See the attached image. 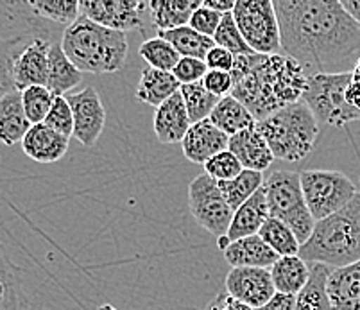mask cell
Listing matches in <instances>:
<instances>
[{
  "label": "cell",
  "mask_w": 360,
  "mask_h": 310,
  "mask_svg": "<svg viewBox=\"0 0 360 310\" xmlns=\"http://www.w3.org/2000/svg\"><path fill=\"white\" fill-rule=\"evenodd\" d=\"M205 63L208 67V70H221V72H231L235 63V56L231 52H228L226 49L217 47L215 45L205 58Z\"/></svg>",
  "instance_id": "obj_43"
},
{
  "label": "cell",
  "mask_w": 360,
  "mask_h": 310,
  "mask_svg": "<svg viewBox=\"0 0 360 310\" xmlns=\"http://www.w3.org/2000/svg\"><path fill=\"white\" fill-rule=\"evenodd\" d=\"M22 93V104H24V112L27 115L29 122L44 124L47 119L49 112H51L52 103L56 97L47 86H29L25 88Z\"/></svg>",
  "instance_id": "obj_36"
},
{
  "label": "cell",
  "mask_w": 360,
  "mask_h": 310,
  "mask_svg": "<svg viewBox=\"0 0 360 310\" xmlns=\"http://www.w3.org/2000/svg\"><path fill=\"white\" fill-rule=\"evenodd\" d=\"M346 101H348L349 106L360 112V58L352 70V81H349V86L346 90Z\"/></svg>",
  "instance_id": "obj_45"
},
{
  "label": "cell",
  "mask_w": 360,
  "mask_h": 310,
  "mask_svg": "<svg viewBox=\"0 0 360 310\" xmlns=\"http://www.w3.org/2000/svg\"><path fill=\"white\" fill-rule=\"evenodd\" d=\"M226 292L253 310L262 309L276 295L269 269L233 267L226 276Z\"/></svg>",
  "instance_id": "obj_13"
},
{
  "label": "cell",
  "mask_w": 360,
  "mask_h": 310,
  "mask_svg": "<svg viewBox=\"0 0 360 310\" xmlns=\"http://www.w3.org/2000/svg\"><path fill=\"white\" fill-rule=\"evenodd\" d=\"M202 6L219 15H228V13H233L235 0H202Z\"/></svg>",
  "instance_id": "obj_46"
},
{
  "label": "cell",
  "mask_w": 360,
  "mask_h": 310,
  "mask_svg": "<svg viewBox=\"0 0 360 310\" xmlns=\"http://www.w3.org/2000/svg\"><path fill=\"white\" fill-rule=\"evenodd\" d=\"M202 84L210 93L217 97H228L231 96L233 90V77L230 72H221V70H208L206 76L202 77Z\"/></svg>",
  "instance_id": "obj_42"
},
{
  "label": "cell",
  "mask_w": 360,
  "mask_h": 310,
  "mask_svg": "<svg viewBox=\"0 0 360 310\" xmlns=\"http://www.w3.org/2000/svg\"><path fill=\"white\" fill-rule=\"evenodd\" d=\"M242 171H244V169H242L237 156L231 151H228V149L219 153V155H215L214 158H210L205 163V172L210 176L212 179H215L217 183H221V181H231V179L237 178Z\"/></svg>",
  "instance_id": "obj_38"
},
{
  "label": "cell",
  "mask_w": 360,
  "mask_h": 310,
  "mask_svg": "<svg viewBox=\"0 0 360 310\" xmlns=\"http://www.w3.org/2000/svg\"><path fill=\"white\" fill-rule=\"evenodd\" d=\"M301 188L314 221L330 217L356 195L352 179L339 171H301Z\"/></svg>",
  "instance_id": "obj_8"
},
{
  "label": "cell",
  "mask_w": 360,
  "mask_h": 310,
  "mask_svg": "<svg viewBox=\"0 0 360 310\" xmlns=\"http://www.w3.org/2000/svg\"><path fill=\"white\" fill-rule=\"evenodd\" d=\"M310 278L305 289L296 296L294 310H333L326 296V280L332 267L323 264H309Z\"/></svg>",
  "instance_id": "obj_30"
},
{
  "label": "cell",
  "mask_w": 360,
  "mask_h": 310,
  "mask_svg": "<svg viewBox=\"0 0 360 310\" xmlns=\"http://www.w3.org/2000/svg\"><path fill=\"white\" fill-rule=\"evenodd\" d=\"M149 4L140 0H81L79 15L113 31H142Z\"/></svg>",
  "instance_id": "obj_11"
},
{
  "label": "cell",
  "mask_w": 360,
  "mask_h": 310,
  "mask_svg": "<svg viewBox=\"0 0 360 310\" xmlns=\"http://www.w3.org/2000/svg\"><path fill=\"white\" fill-rule=\"evenodd\" d=\"M264 243L271 247L273 251H276L278 257H292V254H300V240L294 235V231L290 230L287 224H283L278 219L269 217L264 223L262 230L258 231Z\"/></svg>",
  "instance_id": "obj_34"
},
{
  "label": "cell",
  "mask_w": 360,
  "mask_h": 310,
  "mask_svg": "<svg viewBox=\"0 0 360 310\" xmlns=\"http://www.w3.org/2000/svg\"><path fill=\"white\" fill-rule=\"evenodd\" d=\"M139 52L140 56L146 60L147 67L163 72H172L176 65H178V61L181 60L178 51L169 41L160 38V36H155V38H149V40L143 41L140 45Z\"/></svg>",
  "instance_id": "obj_35"
},
{
  "label": "cell",
  "mask_w": 360,
  "mask_h": 310,
  "mask_svg": "<svg viewBox=\"0 0 360 310\" xmlns=\"http://www.w3.org/2000/svg\"><path fill=\"white\" fill-rule=\"evenodd\" d=\"M70 138L51 129L47 124H34L22 140V149L38 163L60 162L68 151Z\"/></svg>",
  "instance_id": "obj_17"
},
{
  "label": "cell",
  "mask_w": 360,
  "mask_h": 310,
  "mask_svg": "<svg viewBox=\"0 0 360 310\" xmlns=\"http://www.w3.org/2000/svg\"><path fill=\"white\" fill-rule=\"evenodd\" d=\"M68 104L74 115V136L86 148L96 146L106 126V108L94 86L83 88L77 93H68Z\"/></svg>",
  "instance_id": "obj_12"
},
{
  "label": "cell",
  "mask_w": 360,
  "mask_h": 310,
  "mask_svg": "<svg viewBox=\"0 0 360 310\" xmlns=\"http://www.w3.org/2000/svg\"><path fill=\"white\" fill-rule=\"evenodd\" d=\"M269 217L278 219L294 231L300 244H305L312 235L316 221L305 203L300 172L276 171L264 181Z\"/></svg>",
  "instance_id": "obj_6"
},
{
  "label": "cell",
  "mask_w": 360,
  "mask_h": 310,
  "mask_svg": "<svg viewBox=\"0 0 360 310\" xmlns=\"http://www.w3.org/2000/svg\"><path fill=\"white\" fill-rule=\"evenodd\" d=\"M181 84L174 77L172 72L156 70V68L146 67L140 76L139 86H136V99L149 106L160 108L165 101L179 92Z\"/></svg>",
  "instance_id": "obj_26"
},
{
  "label": "cell",
  "mask_w": 360,
  "mask_h": 310,
  "mask_svg": "<svg viewBox=\"0 0 360 310\" xmlns=\"http://www.w3.org/2000/svg\"><path fill=\"white\" fill-rule=\"evenodd\" d=\"M222 16L224 15H219V13H215V11H212V9L201 6V8H199L198 11L192 15L188 25H191L194 31H198L199 34L208 36V38H214L215 32H217V29H219V24H221V20H222Z\"/></svg>",
  "instance_id": "obj_41"
},
{
  "label": "cell",
  "mask_w": 360,
  "mask_h": 310,
  "mask_svg": "<svg viewBox=\"0 0 360 310\" xmlns=\"http://www.w3.org/2000/svg\"><path fill=\"white\" fill-rule=\"evenodd\" d=\"M6 8H8V4H6V2H0V20H2V18H4V15H6Z\"/></svg>",
  "instance_id": "obj_48"
},
{
  "label": "cell",
  "mask_w": 360,
  "mask_h": 310,
  "mask_svg": "<svg viewBox=\"0 0 360 310\" xmlns=\"http://www.w3.org/2000/svg\"><path fill=\"white\" fill-rule=\"evenodd\" d=\"M99 310H117V309L113 305H110V303H104V305L99 306Z\"/></svg>",
  "instance_id": "obj_49"
},
{
  "label": "cell",
  "mask_w": 360,
  "mask_h": 310,
  "mask_svg": "<svg viewBox=\"0 0 360 310\" xmlns=\"http://www.w3.org/2000/svg\"><path fill=\"white\" fill-rule=\"evenodd\" d=\"M228 151L233 153L240 162L242 169H248V171L264 172L274 162L273 153H271L262 133L257 129V126L250 127V129H245L235 136H230Z\"/></svg>",
  "instance_id": "obj_19"
},
{
  "label": "cell",
  "mask_w": 360,
  "mask_h": 310,
  "mask_svg": "<svg viewBox=\"0 0 360 310\" xmlns=\"http://www.w3.org/2000/svg\"><path fill=\"white\" fill-rule=\"evenodd\" d=\"M233 18L245 44L257 54H278L280 24L273 0H237Z\"/></svg>",
  "instance_id": "obj_9"
},
{
  "label": "cell",
  "mask_w": 360,
  "mask_h": 310,
  "mask_svg": "<svg viewBox=\"0 0 360 310\" xmlns=\"http://www.w3.org/2000/svg\"><path fill=\"white\" fill-rule=\"evenodd\" d=\"M206 310H253L251 306H248L245 303L238 302L233 296H230L228 292H219L212 303L206 306Z\"/></svg>",
  "instance_id": "obj_44"
},
{
  "label": "cell",
  "mask_w": 360,
  "mask_h": 310,
  "mask_svg": "<svg viewBox=\"0 0 360 310\" xmlns=\"http://www.w3.org/2000/svg\"><path fill=\"white\" fill-rule=\"evenodd\" d=\"M326 296L333 310H360V260L330 271Z\"/></svg>",
  "instance_id": "obj_16"
},
{
  "label": "cell",
  "mask_w": 360,
  "mask_h": 310,
  "mask_svg": "<svg viewBox=\"0 0 360 310\" xmlns=\"http://www.w3.org/2000/svg\"><path fill=\"white\" fill-rule=\"evenodd\" d=\"M214 41L217 47L226 49L228 52H231L233 56H245V54H253V51L250 49V45L245 44L244 36L238 31L237 24H235V18L231 13L222 16L221 24H219L217 32L214 36Z\"/></svg>",
  "instance_id": "obj_37"
},
{
  "label": "cell",
  "mask_w": 360,
  "mask_h": 310,
  "mask_svg": "<svg viewBox=\"0 0 360 310\" xmlns=\"http://www.w3.org/2000/svg\"><path fill=\"white\" fill-rule=\"evenodd\" d=\"M188 208L199 226L217 239L226 237L235 212L222 195L217 181L206 172L192 179L188 185Z\"/></svg>",
  "instance_id": "obj_10"
},
{
  "label": "cell",
  "mask_w": 360,
  "mask_h": 310,
  "mask_svg": "<svg viewBox=\"0 0 360 310\" xmlns=\"http://www.w3.org/2000/svg\"><path fill=\"white\" fill-rule=\"evenodd\" d=\"M0 310H29L22 269L0 243Z\"/></svg>",
  "instance_id": "obj_23"
},
{
  "label": "cell",
  "mask_w": 360,
  "mask_h": 310,
  "mask_svg": "<svg viewBox=\"0 0 360 310\" xmlns=\"http://www.w3.org/2000/svg\"><path fill=\"white\" fill-rule=\"evenodd\" d=\"M202 6V0H153L149 2V13L153 24L158 31H170L188 25L192 15Z\"/></svg>",
  "instance_id": "obj_27"
},
{
  "label": "cell",
  "mask_w": 360,
  "mask_h": 310,
  "mask_svg": "<svg viewBox=\"0 0 360 310\" xmlns=\"http://www.w3.org/2000/svg\"><path fill=\"white\" fill-rule=\"evenodd\" d=\"M262 187H264V174L262 172L248 171V169H244L231 181H221L219 183L222 195L228 201V205L233 208V212L240 208L248 199L253 198Z\"/></svg>",
  "instance_id": "obj_31"
},
{
  "label": "cell",
  "mask_w": 360,
  "mask_h": 310,
  "mask_svg": "<svg viewBox=\"0 0 360 310\" xmlns=\"http://www.w3.org/2000/svg\"><path fill=\"white\" fill-rule=\"evenodd\" d=\"M267 219H269V210H267V199H265L264 187H262L253 198L248 199L240 208L235 210L226 239L231 244L235 240L251 237V235H258Z\"/></svg>",
  "instance_id": "obj_21"
},
{
  "label": "cell",
  "mask_w": 360,
  "mask_h": 310,
  "mask_svg": "<svg viewBox=\"0 0 360 310\" xmlns=\"http://www.w3.org/2000/svg\"><path fill=\"white\" fill-rule=\"evenodd\" d=\"M274 160L301 162L316 148L319 122L305 103H294L257 122Z\"/></svg>",
  "instance_id": "obj_5"
},
{
  "label": "cell",
  "mask_w": 360,
  "mask_h": 310,
  "mask_svg": "<svg viewBox=\"0 0 360 310\" xmlns=\"http://www.w3.org/2000/svg\"><path fill=\"white\" fill-rule=\"evenodd\" d=\"M281 51L305 72L328 74L360 52V25L340 0H278Z\"/></svg>",
  "instance_id": "obj_1"
},
{
  "label": "cell",
  "mask_w": 360,
  "mask_h": 310,
  "mask_svg": "<svg viewBox=\"0 0 360 310\" xmlns=\"http://www.w3.org/2000/svg\"><path fill=\"white\" fill-rule=\"evenodd\" d=\"M179 93H181L186 113H188V119H191L192 124L210 119L212 112H214L215 106L221 101V97L214 96V93L206 90L202 81L194 84H183L179 88Z\"/></svg>",
  "instance_id": "obj_32"
},
{
  "label": "cell",
  "mask_w": 360,
  "mask_h": 310,
  "mask_svg": "<svg viewBox=\"0 0 360 310\" xmlns=\"http://www.w3.org/2000/svg\"><path fill=\"white\" fill-rule=\"evenodd\" d=\"M340 2H342L346 11L355 18L356 24L360 25V0H340Z\"/></svg>",
  "instance_id": "obj_47"
},
{
  "label": "cell",
  "mask_w": 360,
  "mask_h": 310,
  "mask_svg": "<svg viewBox=\"0 0 360 310\" xmlns=\"http://www.w3.org/2000/svg\"><path fill=\"white\" fill-rule=\"evenodd\" d=\"M44 124L67 138L74 136V115H72V108L67 97H56Z\"/></svg>",
  "instance_id": "obj_39"
},
{
  "label": "cell",
  "mask_w": 360,
  "mask_h": 310,
  "mask_svg": "<svg viewBox=\"0 0 360 310\" xmlns=\"http://www.w3.org/2000/svg\"><path fill=\"white\" fill-rule=\"evenodd\" d=\"M60 44L79 72L115 74L127 60L126 32L103 27L81 15L65 29Z\"/></svg>",
  "instance_id": "obj_4"
},
{
  "label": "cell",
  "mask_w": 360,
  "mask_h": 310,
  "mask_svg": "<svg viewBox=\"0 0 360 310\" xmlns=\"http://www.w3.org/2000/svg\"><path fill=\"white\" fill-rule=\"evenodd\" d=\"M49 38L36 36L31 44L18 54L13 67V81L15 90L24 92L29 86H45L49 76V51L51 45Z\"/></svg>",
  "instance_id": "obj_14"
},
{
  "label": "cell",
  "mask_w": 360,
  "mask_h": 310,
  "mask_svg": "<svg viewBox=\"0 0 360 310\" xmlns=\"http://www.w3.org/2000/svg\"><path fill=\"white\" fill-rule=\"evenodd\" d=\"M155 135L160 143H178L185 138L188 129L192 127L188 113H186L185 103H183L181 93L170 97L169 101L156 108L155 113Z\"/></svg>",
  "instance_id": "obj_18"
},
{
  "label": "cell",
  "mask_w": 360,
  "mask_h": 310,
  "mask_svg": "<svg viewBox=\"0 0 360 310\" xmlns=\"http://www.w3.org/2000/svg\"><path fill=\"white\" fill-rule=\"evenodd\" d=\"M81 79H83V72L77 70L68 60L61 44L54 41L49 51V76L45 86L54 97H65L81 83Z\"/></svg>",
  "instance_id": "obj_25"
},
{
  "label": "cell",
  "mask_w": 360,
  "mask_h": 310,
  "mask_svg": "<svg viewBox=\"0 0 360 310\" xmlns=\"http://www.w3.org/2000/svg\"><path fill=\"white\" fill-rule=\"evenodd\" d=\"M352 81V72H328L314 74L307 81L301 103L309 106L317 122L332 127H345L360 120V112L346 101V90Z\"/></svg>",
  "instance_id": "obj_7"
},
{
  "label": "cell",
  "mask_w": 360,
  "mask_h": 310,
  "mask_svg": "<svg viewBox=\"0 0 360 310\" xmlns=\"http://www.w3.org/2000/svg\"><path fill=\"white\" fill-rule=\"evenodd\" d=\"M210 122L228 136H235L245 129H250V127L257 126V120L251 115L250 110L233 96L222 97L219 101L210 115Z\"/></svg>",
  "instance_id": "obj_28"
},
{
  "label": "cell",
  "mask_w": 360,
  "mask_h": 310,
  "mask_svg": "<svg viewBox=\"0 0 360 310\" xmlns=\"http://www.w3.org/2000/svg\"><path fill=\"white\" fill-rule=\"evenodd\" d=\"M228 143H230V136L215 127L210 119H206L192 124L185 138L181 140V149L188 162L205 165L215 155L226 151Z\"/></svg>",
  "instance_id": "obj_15"
},
{
  "label": "cell",
  "mask_w": 360,
  "mask_h": 310,
  "mask_svg": "<svg viewBox=\"0 0 360 310\" xmlns=\"http://www.w3.org/2000/svg\"><path fill=\"white\" fill-rule=\"evenodd\" d=\"M300 257L307 264H323L332 269L360 260V192L330 217L321 219L312 235L301 244Z\"/></svg>",
  "instance_id": "obj_3"
},
{
  "label": "cell",
  "mask_w": 360,
  "mask_h": 310,
  "mask_svg": "<svg viewBox=\"0 0 360 310\" xmlns=\"http://www.w3.org/2000/svg\"><path fill=\"white\" fill-rule=\"evenodd\" d=\"M158 36L169 41L181 58L205 60L206 54L215 47L214 38L199 34L191 25H183L178 29H170V31H158Z\"/></svg>",
  "instance_id": "obj_29"
},
{
  "label": "cell",
  "mask_w": 360,
  "mask_h": 310,
  "mask_svg": "<svg viewBox=\"0 0 360 310\" xmlns=\"http://www.w3.org/2000/svg\"><path fill=\"white\" fill-rule=\"evenodd\" d=\"M31 126L32 124L29 122L24 112L22 93L18 90L6 93L0 99V143H4L8 148L15 143H22Z\"/></svg>",
  "instance_id": "obj_22"
},
{
  "label": "cell",
  "mask_w": 360,
  "mask_h": 310,
  "mask_svg": "<svg viewBox=\"0 0 360 310\" xmlns=\"http://www.w3.org/2000/svg\"><path fill=\"white\" fill-rule=\"evenodd\" d=\"M27 4L38 18L65 29L79 18V2L75 0H29Z\"/></svg>",
  "instance_id": "obj_33"
},
{
  "label": "cell",
  "mask_w": 360,
  "mask_h": 310,
  "mask_svg": "<svg viewBox=\"0 0 360 310\" xmlns=\"http://www.w3.org/2000/svg\"><path fill=\"white\" fill-rule=\"evenodd\" d=\"M208 67H206L205 60H198V58H181L178 61V65L174 67L172 74L178 79V83L181 84H194L202 81V77L206 76Z\"/></svg>",
  "instance_id": "obj_40"
},
{
  "label": "cell",
  "mask_w": 360,
  "mask_h": 310,
  "mask_svg": "<svg viewBox=\"0 0 360 310\" xmlns=\"http://www.w3.org/2000/svg\"><path fill=\"white\" fill-rule=\"evenodd\" d=\"M269 271L274 289L280 295L297 296L305 289L310 278V266L301 259L300 254L280 257Z\"/></svg>",
  "instance_id": "obj_24"
},
{
  "label": "cell",
  "mask_w": 360,
  "mask_h": 310,
  "mask_svg": "<svg viewBox=\"0 0 360 310\" xmlns=\"http://www.w3.org/2000/svg\"><path fill=\"white\" fill-rule=\"evenodd\" d=\"M233 90L257 122L294 103L305 93L309 74L296 60L285 54H245L235 56Z\"/></svg>",
  "instance_id": "obj_2"
},
{
  "label": "cell",
  "mask_w": 360,
  "mask_h": 310,
  "mask_svg": "<svg viewBox=\"0 0 360 310\" xmlns=\"http://www.w3.org/2000/svg\"><path fill=\"white\" fill-rule=\"evenodd\" d=\"M226 262L233 267H258L271 269L280 257L264 243L260 235H251L245 239L235 240L222 251Z\"/></svg>",
  "instance_id": "obj_20"
}]
</instances>
